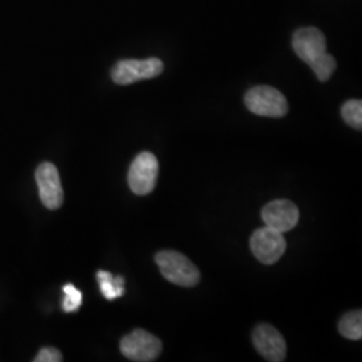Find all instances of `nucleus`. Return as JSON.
I'll return each mask as SVG.
<instances>
[{"mask_svg":"<svg viewBox=\"0 0 362 362\" xmlns=\"http://www.w3.org/2000/svg\"><path fill=\"white\" fill-rule=\"evenodd\" d=\"M247 109L262 117L281 118L288 112L285 95L272 86H255L247 91L245 97Z\"/></svg>","mask_w":362,"mask_h":362,"instance_id":"nucleus-3","label":"nucleus"},{"mask_svg":"<svg viewBox=\"0 0 362 362\" xmlns=\"http://www.w3.org/2000/svg\"><path fill=\"white\" fill-rule=\"evenodd\" d=\"M344 121L354 129L362 128V103L360 100H350L342 106Z\"/></svg>","mask_w":362,"mask_h":362,"instance_id":"nucleus-13","label":"nucleus"},{"mask_svg":"<svg viewBox=\"0 0 362 362\" xmlns=\"http://www.w3.org/2000/svg\"><path fill=\"white\" fill-rule=\"evenodd\" d=\"M119 349L121 353L132 361H155L161 354L163 344L153 334L137 329L121 339Z\"/></svg>","mask_w":362,"mask_h":362,"instance_id":"nucleus-4","label":"nucleus"},{"mask_svg":"<svg viewBox=\"0 0 362 362\" xmlns=\"http://www.w3.org/2000/svg\"><path fill=\"white\" fill-rule=\"evenodd\" d=\"M98 284L101 293L107 300H115L117 298L122 297L125 293V279L122 276H113L109 272H97Z\"/></svg>","mask_w":362,"mask_h":362,"instance_id":"nucleus-11","label":"nucleus"},{"mask_svg":"<svg viewBox=\"0 0 362 362\" xmlns=\"http://www.w3.org/2000/svg\"><path fill=\"white\" fill-rule=\"evenodd\" d=\"M158 176V161L151 152H141L133 160L128 173V182L133 194H149L156 187Z\"/></svg>","mask_w":362,"mask_h":362,"instance_id":"nucleus-6","label":"nucleus"},{"mask_svg":"<svg viewBox=\"0 0 362 362\" xmlns=\"http://www.w3.org/2000/svg\"><path fill=\"white\" fill-rule=\"evenodd\" d=\"M164 64L158 58L124 59L112 70V79L117 85H130L144 79H152L163 73Z\"/></svg>","mask_w":362,"mask_h":362,"instance_id":"nucleus-5","label":"nucleus"},{"mask_svg":"<svg viewBox=\"0 0 362 362\" xmlns=\"http://www.w3.org/2000/svg\"><path fill=\"white\" fill-rule=\"evenodd\" d=\"M338 330L342 336L348 339H361L362 338V313L361 310L350 311L346 313L339 324Z\"/></svg>","mask_w":362,"mask_h":362,"instance_id":"nucleus-12","label":"nucleus"},{"mask_svg":"<svg viewBox=\"0 0 362 362\" xmlns=\"http://www.w3.org/2000/svg\"><path fill=\"white\" fill-rule=\"evenodd\" d=\"M262 219L267 227L287 233L297 226L299 209L290 200H274L262 209Z\"/></svg>","mask_w":362,"mask_h":362,"instance_id":"nucleus-10","label":"nucleus"},{"mask_svg":"<svg viewBox=\"0 0 362 362\" xmlns=\"http://www.w3.org/2000/svg\"><path fill=\"white\" fill-rule=\"evenodd\" d=\"M252 342L259 354H262L267 361L281 362L285 360V339L272 325H258L252 333Z\"/></svg>","mask_w":362,"mask_h":362,"instance_id":"nucleus-9","label":"nucleus"},{"mask_svg":"<svg viewBox=\"0 0 362 362\" xmlns=\"http://www.w3.org/2000/svg\"><path fill=\"white\" fill-rule=\"evenodd\" d=\"M39 197L43 206L49 209H58L64 203V189L57 167L52 163H43L35 172Z\"/></svg>","mask_w":362,"mask_h":362,"instance_id":"nucleus-8","label":"nucleus"},{"mask_svg":"<svg viewBox=\"0 0 362 362\" xmlns=\"http://www.w3.org/2000/svg\"><path fill=\"white\" fill-rule=\"evenodd\" d=\"M156 263L163 276L173 285L194 287L200 282V272L194 263L177 251H160Z\"/></svg>","mask_w":362,"mask_h":362,"instance_id":"nucleus-2","label":"nucleus"},{"mask_svg":"<svg viewBox=\"0 0 362 362\" xmlns=\"http://www.w3.org/2000/svg\"><path fill=\"white\" fill-rule=\"evenodd\" d=\"M250 246L259 262L274 264L285 254L286 240L284 233L266 226L252 233Z\"/></svg>","mask_w":362,"mask_h":362,"instance_id":"nucleus-7","label":"nucleus"},{"mask_svg":"<svg viewBox=\"0 0 362 362\" xmlns=\"http://www.w3.org/2000/svg\"><path fill=\"white\" fill-rule=\"evenodd\" d=\"M293 49L298 57L310 66L321 82L329 81L336 71V59L326 52V38L315 27L298 30L293 37Z\"/></svg>","mask_w":362,"mask_h":362,"instance_id":"nucleus-1","label":"nucleus"},{"mask_svg":"<svg viewBox=\"0 0 362 362\" xmlns=\"http://www.w3.org/2000/svg\"><path fill=\"white\" fill-rule=\"evenodd\" d=\"M64 294L65 299L62 302V309L66 313H74L77 311L82 305V293L77 287L71 284L64 286Z\"/></svg>","mask_w":362,"mask_h":362,"instance_id":"nucleus-14","label":"nucleus"},{"mask_svg":"<svg viewBox=\"0 0 362 362\" xmlns=\"http://www.w3.org/2000/svg\"><path fill=\"white\" fill-rule=\"evenodd\" d=\"M35 362H59L62 361L61 351L55 348H43L40 349L37 357L34 358Z\"/></svg>","mask_w":362,"mask_h":362,"instance_id":"nucleus-15","label":"nucleus"}]
</instances>
